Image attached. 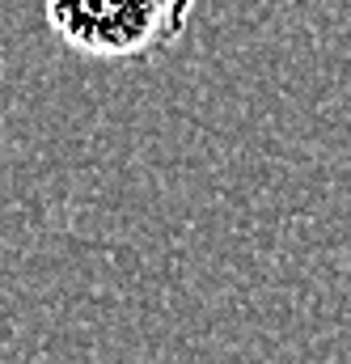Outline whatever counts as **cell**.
Listing matches in <instances>:
<instances>
[{
  "mask_svg": "<svg viewBox=\"0 0 351 364\" xmlns=\"http://www.w3.org/2000/svg\"><path fill=\"white\" fill-rule=\"evenodd\" d=\"M55 38L93 60H144L174 47L195 0H43Z\"/></svg>",
  "mask_w": 351,
  "mask_h": 364,
  "instance_id": "obj_1",
  "label": "cell"
}]
</instances>
